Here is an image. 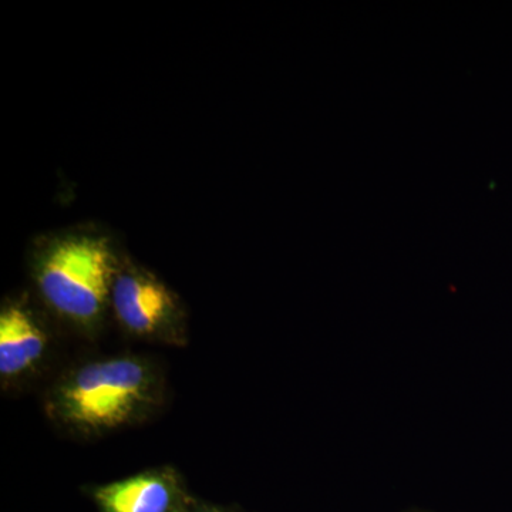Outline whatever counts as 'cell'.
<instances>
[{
  "mask_svg": "<svg viewBox=\"0 0 512 512\" xmlns=\"http://www.w3.org/2000/svg\"><path fill=\"white\" fill-rule=\"evenodd\" d=\"M114 258L104 239L69 237L40 256L36 279L46 302L66 318L90 322L111 298Z\"/></svg>",
  "mask_w": 512,
  "mask_h": 512,
  "instance_id": "obj_1",
  "label": "cell"
},
{
  "mask_svg": "<svg viewBox=\"0 0 512 512\" xmlns=\"http://www.w3.org/2000/svg\"><path fill=\"white\" fill-rule=\"evenodd\" d=\"M150 384L147 367L137 360L119 357L90 363L60 387L57 409L80 429H113L143 406Z\"/></svg>",
  "mask_w": 512,
  "mask_h": 512,
  "instance_id": "obj_2",
  "label": "cell"
},
{
  "mask_svg": "<svg viewBox=\"0 0 512 512\" xmlns=\"http://www.w3.org/2000/svg\"><path fill=\"white\" fill-rule=\"evenodd\" d=\"M110 299L117 318L137 335L158 332L177 312L171 292L143 272L128 271L117 275Z\"/></svg>",
  "mask_w": 512,
  "mask_h": 512,
  "instance_id": "obj_3",
  "label": "cell"
},
{
  "mask_svg": "<svg viewBox=\"0 0 512 512\" xmlns=\"http://www.w3.org/2000/svg\"><path fill=\"white\" fill-rule=\"evenodd\" d=\"M96 500L104 512H185L173 481L161 474H140L104 485Z\"/></svg>",
  "mask_w": 512,
  "mask_h": 512,
  "instance_id": "obj_4",
  "label": "cell"
},
{
  "mask_svg": "<svg viewBox=\"0 0 512 512\" xmlns=\"http://www.w3.org/2000/svg\"><path fill=\"white\" fill-rule=\"evenodd\" d=\"M46 348V336L25 309L9 306L0 316V373L16 376L35 365Z\"/></svg>",
  "mask_w": 512,
  "mask_h": 512,
  "instance_id": "obj_5",
  "label": "cell"
},
{
  "mask_svg": "<svg viewBox=\"0 0 512 512\" xmlns=\"http://www.w3.org/2000/svg\"><path fill=\"white\" fill-rule=\"evenodd\" d=\"M197 512H221V511H215V510H204V511H197Z\"/></svg>",
  "mask_w": 512,
  "mask_h": 512,
  "instance_id": "obj_6",
  "label": "cell"
}]
</instances>
